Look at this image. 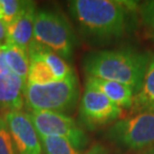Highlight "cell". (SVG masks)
I'll use <instances>...</instances> for the list:
<instances>
[{
    "label": "cell",
    "instance_id": "obj_1",
    "mask_svg": "<svg viewBox=\"0 0 154 154\" xmlns=\"http://www.w3.org/2000/svg\"><path fill=\"white\" fill-rule=\"evenodd\" d=\"M139 6L120 0H73L69 12L86 37L108 42L130 34L136 26Z\"/></svg>",
    "mask_w": 154,
    "mask_h": 154
},
{
    "label": "cell",
    "instance_id": "obj_2",
    "mask_svg": "<svg viewBox=\"0 0 154 154\" xmlns=\"http://www.w3.org/2000/svg\"><path fill=\"white\" fill-rule=\"evenodd\" d=\"M150 57L128 47L105 49L88 53L82 66L86 77L122 83L131 87L136 94L142 84Z\"/></svg>",
    "mask_w": 154,
    "mask_h": 154
},
{
    "label": "cell",
    "instance_id": "obj_3",
    "mask_svg": "<svg viewBox=\"0 0 154 154\" xmlns=\"http://www.w3.org/2000/svg\"><path fill=\"white\" fill-rule=\"evenodd\" d=\"M79 98L78 81L73 72L67 78L43 85L27 84L24 102L30 111L68 113L74 110Z\"/></svg>",
    "mask_w": 154,
    "mask_h": 154
},
{
    "label": "cell",
    "instance_id": "obj_4",
    "mask_svg": "<svg viewBox=\"0 0 154 154\" xmlns=\"http://www.w3.org/2000/svg\"><path fill=\"white\" fill-rule=\"evenodd\" d=\"M33 40L55 52L63 59H70L77 40L71 24L62 13L39 10L35 14Z\"/></svg>",
    "mask_w": 154,
    "mask_h": 154
},
{
    "label": "cell",
    "instance_id": "obj_5",
    "mask_svg": "<svg viewBox=\"0 0 154 154\" xmlns=\"http://www.w3.org/2000/svg\"><path fill=\"white\" fill-rule=\"evenodd\" d=\"M108 142L122 151H138L154 146V113L141 112L120 118L106 130Z\"/></svg>",
    "mask_w": 154,
    "mask_h": 154
},
{
    "label": "cell",
    "instance_id": "obj_6",
    "mask_svg": "<svg viewBox=\"0 0 154 154\" xmlns=\"http://www.w3.org/2000/svg\"><path fill=\"white\" fill-rule=\"evenodd\" d=\"M27 114L38 136L64 138L81 151L88 145V136L70 116L54 111H29Z\"/></svg>",
    "mask_w": 154,
    "mask_h": 154
},
{
    "label": "cell",
    "instance_id": "obj_7",
    "mask_svg": "<svg viewBox=\"0 0 154 154\" xmlns=\"http://www.w3.org/2000/svg\"><path fill=\"white\" fill-rule=\"evenodd\" d=\"M122 109L96 89L85 87L79 104V120L87 130H96L120 119Z\"/></svg>",
    "mask_w": 154,
    "mask_h": 154
},
{
    "label": "cell",
    "instance_id": "obj_8",
    "mask_svg": "<svg viewBox=\"0 0 154 154\" xmlns=\"http://www.w3.org/2000/svg\"><path fill=\"white\" fill-rule=\"evenodd\" d=\"M17 154H43L39 136L27 113L12 111L3 114Z\"/></svg>",
    "mask_w": 154,
    "mask_h": 154
},
{
    "label": "cell",
    "instance_id": "obj_9",
    "mask_svg": "<svg viewBox=\"0 0 154 154\" xmlns=\"http://www.w3.org/2000/svg\"><path fill=\"white\" fill-rule=\"evenodd\" d=\"M35 14V4L30 2L19 17L6 25V45L16 46L26 52L28 51L30 43L33 40Z\"/></svg>",
    "mask_w": 154,
    "mask_h": 154
},
{
    "label": "cell",
    "instance_id": "obj_10",
    "mask_svg": "<svg viewBox=\"0 0 154 154\" xmlns=\"http://www.w3.org/2000/svg\"><path fill=\"white\" fill-rule=\"evenodd\" d=\"M26 83V79L12 72L0 74V114L21 111Z\"/></svg>",
    "mask_w": 154,
    "mask_h": 154
},
{
    "label": "cell",
    "instance_id": "obj_11",
    "mask_svg": "<svg viewBox=\"0 0 154 154\" xmlns=\"http://www.w3.org/2000/svg\"><path fill=\"white\" fill-rule=\"evenodd\" d=\"M85 87H90L100 91L121 109H131L133 106L135 92L131 87L122 83L87 77Z\"/></svg>",
    "mask_w": 154,
    "mask_h": 154
},
{
    "label": "cell",
    "instance_id": "obj_12",
    "mask_svg": "<svg viewBox=\"0 0 154 154\" xmlns=\"http://www.w3.org/2000/svg\"><path fill=\"white\" fill-rule=\"evenodd\" d=\"M132 111L154 113V56L150 57L140 89L135 94Z\"/></svg>",
    "mask_w": 154,
    "mask_h": 154
},
{
    "label": "cell",
    "instance_id": "obj_13",
    "mask_svg": "<svg viewBox=\"0 0 154 154\" xmlns=\"http://www.w3.org/2000/svg\"><path fill=\"white\" fill-rule=\"evenodd\" d=\"M6 63L10 71L23 79H27L29 70V57L28 53L16 46L4 44Z\"/></svg>",
    "mask_w": 154,
    "mask_h": 154
},
{
    "label": "cell",
    "instance_id": "obj_14",
    "mask_svg": "<svg viewBox=\"0 0 154 154\" xmlns=\"http://www.w3.org/2000/svg\"><path fill=\"white\" fill-rule=\"evenodd\" d=\"M29 57V70L27 74V84L43 85L57 81L48 65L37 55Z\"/></svg>",
    "mask_w": 154,
    "mask_h": 154
},
{
    "label": "cell",
    "instance_id": "obj_15",
    "mask_svg": "<svg viewBox=\"0 0 154 154\" xmlns=\"http://www.w3.org/2000/svg\"><path fill=\"white\" fill-rule=\"evenodd\" d=\"M44 154H82L68 140L56 136H39Z\"/></svg>",
    "mask_w": 154,
    "mask_h": 154
},
{
    "label": "cell",
    "instance_id": "obj_16",
    "mask_svg": "<svg viewBox=\"0 0 154 154\" xmlns=\"http://www.w3.org/2000/svg\"><path fill=\"white\" fill-rule=\"evenodd\" d=\"M31 1L0 0V18L6 25L19 17Z\"/></svg>",
    "mask_w": 154,
    "mask_h": 154
},
{
    "label": "cell",
    "instance_id": "obj_17",
    "mask_svg": "<svg viewBox=\"0 0 154 154\" xmlns=\"http://www.w3.org/2000/svg\"><path fill=\"white\" fill-rule=\"evenodd\" d=\"M0 154H17L7 124L1 114H0Z\"/></svg>",
    "mask_w": 154,
    "mask_h": 154
},
{
    "label": "cell",
    "instance_id": "obj_18",
    "mask_svg": "<svg viewBox=\"0 0 154 154\" xmlns=\"http://www.w3.org/2000/svg\"><path fill=\"white\" fill-rule=\"evenodd\" d=\"M138 13L143 24L154 35V0L145 1L138 7Z\"/></svg>",
    "mask_w": 154,
    "mask_h": 154
},
{
    "label": "cell",
    "instance_id": "obj_19",
    "mask_svg": "<svg viewBox=\"0 0 154 154\" xmlns=\"http://www.w3.org/2000/svg\"><path fill=\"white\" fill-rule=\"evenodd\" d=\"M11 72L10 69L6 63V58H5V50H4V45L0 46V74H4V73Z\"/></svg>",
    "mask_w": 154,
    "mask_h": 154
},
{
    "label": "cell",
    "instance_id": "obj_20",
    "mask_svg": "<svg viewBox=\"0 0 154 154\" xmlns=\"http://www.w3.org/2000/svg\"><path fill=\"white\" fill-rule=\"evenodd\" d=\"M82 154H107V149L99 143H95Z\"/></svg>",
    "mask_w": 154,
    "mask_h": 154
},
{
    "label": "cell",
    "instance_id": "obj_21",
    "mask_svg": "<svg viewBox=\"0 0 154 154\" xmlns=\"http://www.w3.org/2000/svg\"><path fill=\"white\" fill-rule=\"evenodd\" d=\"M6 39V24L0 20V46L5 44Z\"/></svg>",
    "mask_w": 154,
    "mask_h": 154
},
{
    "label": "cell",
    "instance_id": "obj_22",
    "mask_svg": "<svg viewBox=\"0 0 154 154\" xmlns=\"http://www.w3.org/2000/svg\"><path fill=\"white\" fill-rule=\"evenodd\" d=\"M144 154H154V146H152L151 148H149Z\"/></svg>",
    "mask_w": 154,
    "mask_h": 154
},
{
    "label": "cell",
    "instance_id": "obj_23",
    "mask_svg": "<svg viewBox=\"0 0 154 154\" xmlns=\"http://www.w3.org/2000/svg\"><path fill=\"white\" fill-rule=\"evenodd\" d=\"M152 36V41H153V43H154V35H151Z\"/></svg>",
    "mask_w": 154,
    "mask_h": 154
},
{
    "label": "cell",
    "instance_id": "obj_24",
    "mask_svg": "<svg viewBox=\"0 0 154 154\" xmlns=\"http://www.w3.org/2000/svg\"><path fill=\"white\" fill-rule=\"evenodd\" d=\"M0 20H1V18H0Z\"/></svg>",
    "mask_w": 154,
    "mask_h": 154
}]
</instances>
